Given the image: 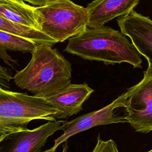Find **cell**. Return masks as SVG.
<instances>
[{"mask_svg":"<svg viewBox=\"0 0 152 152\" xmlns=\"http://www.w3.org/2000/svg\"><path fill=\"white\" fill-rule=\"evenodd\" d=\"M65 121H48L33 129H26L15 133L8 138L11 140L0 152H39L48 137L61 130Z\"/></svg>","mask_w":152,"mask_h":152,"instance_id":"ba28073f","label":"cell"},{"mask_svg":"<svg viewBox=\"0 0 152 152\" xmlns=\"http://www.w3.org/2000/svg\"><path fill=\"white\" fill-rule=\"evenodd\" d=\"M92 152H119L116 144L113 140H102L100 135L97 137V143Z\"/></svg>","mask_w":152,"mask_h":152,"instance_id":"5bb4252c","label":"cell"},{"mask_svg":"<svg viewBox=\"0 0 152 152\" xmlns=\"http://www.w3.org/2000/svg\"><path fill=\"white\" fill-rule=\"evenodd\" d=\"M134 88V86L128 88L112 103L100 109L84 114L70 121H65L61 129L63 131V134L55 140L54 145L50 148L42 152H55L57 147L61 144L66 141L69 138L93 127L127 122L126 116L118 115L115 110L119 107H125L126 102Z\"/></svg>","mask_w":152,"mask_h":152,"instance_id":"5b68a950","label":"cell"},{"mask_svg":"<svg viewBox=\"0 0 152 152\" xmlns=\"http://www.w3.org/2000/svg\"><path fill=\"white\" fill-rule=\"evenodd\" d=\"M24 2H27L33 5H36L37 7L43 6L56 1L57 0H23Z\"/></svg>","mask_w":152,"mask_h":152,"instance_id":"2e32d148","label":"cell"},{"mask_svg":"<svg viewBox=\"0 0 152 152\" xmlns=\"http://www.w3.org/2000/svg\"><path fill=\"white\" fill-rule=\"evenodd\" d=\"M35 8L23 0H0L1 16L12 23L39 31Z\"/></svg>","mask_w":152,"mask_h":152,"instance_id":"8fae6325","label":"cell"},{"mask_svg":"<svg viewBox=\"0 0 152 152\" xmlns=\"http://www.w3.org/2000/svg\"><path fill=\"white\" fill-rule=\"evenodd\" d=\"M127 122L137 132L152 131V71L147 68L142 79L128 98L125 104Z\"/></svg>","mask_w":152,"mask_h":152,"instance_id":"8992f818","label":"cell"},{"mask_svg":"<svg viewBox=\"0 0 152 152\" xmlns=\"http://www.w3.org/2000/svg\"><path fill=\"white\" fill-rule=\"evenodd\" d=\"M121 33L129 37L131 43L148 62L152 71V20L132 10L117 20Z\"/></svg>","mask_w":152,"mask_h":152,"instance_id":"52a82bcc","label":"cell"},{"mask_svg":"<svg viewBox=\"0 0 152 152\" xmlns=\"http://www.w3.org/2000/svg\"><path fill=\"white\" fill-rule=\"evenodd\" d=\"M37 43L31 40L0 30V58L12 68L18 62L7 53V50L31 53Z\"/></svg>","mask_w":152,"mask_h":152,"instance_id":"7c38bea8","label":"cell"},{"mask_svg":"<svg viewBox=\"0 0 152 152\" xmlns=\"http://www.w3.org/2000/svg\"><path fill=\"white\" fill-rule=\"evenodd\" d=\"M64 50L89 61L106 65L126 62L142 68L141 55L121 32L109 27H87L69 39Z\"/></svg>","mask_w":152,"mask_h":152,"instance_id":"7a4b0ae2","label":"cell"},{"mask_svg":"<svg viewBox=\"0 0 152 152\" xmlns=\"http://www.w3.org/2000/svg\"><path fill=\"white\" fill-rule=\"evenodd\" d=\"M0 30L31 40L37 43H49L52 45L56 43L53 39L41 31L12 23L1 15Z\"/></svg>","mask_w":152,"mask_h":152,"instance_id":"4fadbf2b","label":"cell"},{"mask_svg":"<svg viewBox=\"0 0 152 152\" xmlns=\"http://www.w3.org/2000/svg\"><path fill=\"white\" fill-rule=\"evenodd\" d=\"M49 43H37L28 64L13 77L15 85L41 98L71 84V64Z\"/></svg>","mask_w":152,"mask_h":152,"instance_id":"6da1fadb","label":"cell"},{"mask_svg":"<svg viewBox=\"0 0 152 152\" xmlns=\"http://www.w3.org/2000/svg\"><path fill=\"white\" fill-rule=\"evenodd\" d=\"M140 0H94L86 7L89 28L104 25L112 19L124 16L132 11Z\"/></svg>","mask_w":152,"mask_h":152,"instance_id":"30bf717a","label":"cell"},{"mask_svg":"<svg viewBox=\"0 0 152 152\" xmlns=\"http://www.w3.org/2000/svg\"><path fill=\"white\" fill-rule=\"evenodd\" d=\"M94 90L87 84H69L59 91L45 97L58 111L56 119H66L82 110L83 104Z\"/></svg>","mask_w":152,"mask_h":152,"instance_id":"9c48e42d","label":"cell"},{"mask_svg":"<svg viewBox=\"0 0 152 152\" xmlns=\"http://www.w3.org/2000/svg\"><path fill=\"white\" fill-rule=\"evenodd\" d=\"M39 31L56 43L75 36L87 27L86 8L71 0H57L43 6L36 7Z\"/></svg>","mask_w":152,"mask_h":152,"instance_id":"277c9868","label":"cell"},{"mask_svg":"<svg viewBox=\"0 0 152 152\" xmlns=\"http://www.w3.org/2000/svg\"><path fill=\"white\" fill-rule=\"evenodd\" d=\"M12 78L7 69L0 65V87L5 89L10 88V82Z\"/></svg>","mask_w":152,"mask_h":152,"instance_id":"9a60e30c","label":"cell"},{"mask_svg":"<svg viewBox=\"0 0 152 152\" xmlns=\"http://www.w3.org/2000/svg\"><path fill=\"white\" fill-rule=\"evenodd\" d=\"M68 147L67 141H65V142H64V144H63L62 152H68Z\"/></svg>","mask_w":152,"mask_h":152,"instance_id":"e0dca14e","label":"cell"},{"mask_svg":"<svg viewBox=\"0 0 152 152\" xmlns=\"http://www.w3.org/2000/svg\"><path fill=\"white\" fill-rule=\"evenodd\" d=\"M58 111L45 98L0 87V143L27 129L32 121H55Z\"/></svg>","mask_w":152,"mask_h":152,"instance_id":"3957f363","label":"cell"},{"mask_svg":"<svg viewBox=\"0 0 152 152\" xmlns=\"http://www.w3.org/2000/svg\"><path fill=\"white\" fill-rule=\"evenodd\" d=\"M147 152H152V150H150L148 151H147Z\"/></svg>","mask_w":152,"mask_h":152,"instance_id":"ac0fdd59","label":"cell"}]
</instances>
